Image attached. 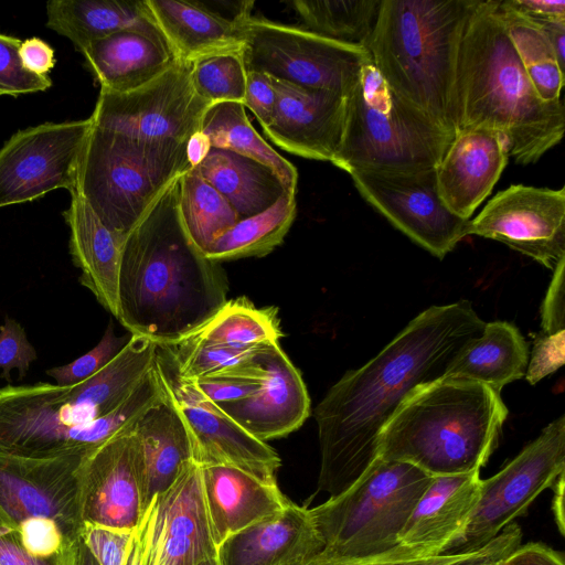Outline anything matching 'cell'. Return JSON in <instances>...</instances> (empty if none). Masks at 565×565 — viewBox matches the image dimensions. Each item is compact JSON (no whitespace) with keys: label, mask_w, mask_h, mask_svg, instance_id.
<instances>
[{"label":"cell","mask_w":565,"mask_h":565,"mask_svg":"<svg viewBox=\"0 0 565 565\" xmlns=\"http://www.w3.org/2000/svg\"><path fill=\"white\" fill-rule=\"evenodd\" d=\"M92 120L45 122L14 134L0 148V207L76 190Z\"/></svg>","instance_id":"cell-13"},{"label":"cell","mask_w":565,"mask_h":565,"mask_svg":"<svg viewBox=\"0 0 565 565\" xmlns=\"http://www.w3.org/2000/svg\"><path fill=\"white\" fill-rule=\"evenodd\" d=\"M508 408L479 382L441 377L415 388L385 425L379 458L433 477L480 470L497 446Z\"/></svg>","instance_id":"cell-6"},{"label":"cell","mask_w":565,"mask_h":565,"mask_svg":"<svg viewBox=\"0 0 565 565\" xmlns=\"http://www.w3.org/2000/svg\"><path fill=\"white\" fill-rule=\"evenodd\" d=\"M81 53L100 90L117 94L143 87L178 61L167 43L136 30L94 40Z\"/></svg>","instance_id":"cell-26"},{"label":"cell","mask_w":565,"mask_h":565,"mask_svg":"<svg viewBox=\"0 0 565 565\" xmlns=\"http://www.w3.org/2000/svg\"><path fill=\"white\" fill-rule=\"evenodd\" d=\"M130 337V333L117 337L110 321L100 341L92 350L71 363L49 369L45 373L62 386L83 382L109 364L127 345Z\"/></svg>","instance_id":"cell-41"},{"label":"cell","mask_w":565,"mask_h":565,"mask_svg":"<svg viewBox=\"0 0 565 565\" xmlns=\"http://www.w3.org/2000/svg\"><path fill=\"white\" fill-rule=\"evenodd\" d=\"M135 533L141 565H198L216 557L199 462L189 461L150 501Z\"/></svg>","instance_id":"cell-15"},{"label":"cell","mask_w":565,"mask_h":565,"mask_svg":"<svg viewBox=\"0 0 565 565\" xmlns=\"http://www.w3.org/2000/svg\"><path fill=\"white\" fill-rule=\"evenodd\" d=\"M192 169L225 198L239 220L266 211L290 192L271 168L227 149L211 147Z\"/></svg>","instance_id":"cell-31"},{"label":"cell","mask_w":565,"mask_h":565,"mask_svg":"<svg viewBox=\"0 0 565 565\" xmlns=\"http://www.w3.org/2000/svg\"><path fill=\"white\" fill-rule=\"evenodd\" d=\"M154 365L191 433L196 462L230 465L263 480L276 481L280 458L267 443L248 434L191 381L180 377L158 345Z\"/></svg>","instance_id":"cell-17"},{"label":"cell","mask_w":565,"mask_h":565,"mask_svg":"<svg viewBox=\"0 0 565 565\" xmlns=\"http://www.w3.org/2000/svg\"><path fill=\"white\" fill-rule=\"evenodd\" d=\"M479 0H381L363 45L391 89L452 138L458 131L457 65Z\"/></svg>","instance_id":"cell-5"},{"label":"cell","mask_w":565,"mask_h":565,"mask_svg":"<svg viewBox=\"0 0 565 565\" xmlns=\"http://www.w3.org/2000/svg\"><path fill=\"white\" fill-rule=\"evenodd\" d=\"M246 72L347 97L370 60L360 45L335 41L305 28L256 18L237 20Z\"/></svg>","instance_id":"cell-10"},{"label":"cell","mask_w":565,"mask_h":565,"mask_svg":"<svg viewBox=\"0 0 565 565\" xmlns=\"http://www.w3.org/2000/svg\"><path fill=\"white\" fill-rule=\"evenodd\" d=\"M263 365L264 375L257 391L220 408L248 434L267 443L305 423L310 414V398L301 374L279 343L266 348Z\"/></svg>","instance_id":"cell-22"},{"label":"cell","mask_w":565,"mask_h":565,"mask_svg":"<svg viewBox=\"0 0 565 565\" xmlns=\"http://www.w3.org/2000/svg\"><path fill=\"white\" fill-rule=\"evenodd\" d=\"M178 204L188 235L203 253L239 221L225 198L192 168L179 178Z\"/></svg>","instance_id":"cell-37"},{"label":"cell","mask_w":565,"mask_h":565,"mask_svg":"<svg viewBox=\"0 0 565 565\" xmlns=\"http://www.w3.org/2000/svg\"><path fill=\"white\" fill-rule=\"evenodd\" d=\"M535 22V21H534ZM547 38L558 65L565 68V20H547L535 22Z\"/></svg>","instance_id":"cell-52"},{"label":"cell","mask_w":565,"mask_h":565,"mask_svg":"<svg viewBox=\"0 0 565 565\" xmlns=\"http://www.w3.org/2000/svg\"><path fill=\"white\" fill-rule=\"evenodd\" d=\"M20 57L24 67L38 75H47L55 65L54 50L39 38L22 41Z\"/></svg>","instance_id":"cell-50"},{"label":"cell","mask_w":565,"mask_h":565,"mask_svg":"<svg viewBox=\"0 0 565 565\" xmlns=\"http://www.w3.org/2000/svg\"><path fill=\"white\" fill-rule=\"evenodd\" d=\"M521 541L522 530L512 522L486 545L447 565H504L510 554L521 545Z\"/></svg>","instance_id":"cell-46"},{"label":"cell","mask_w":565,"mask_h":565,"mask_svg":"<svg viewBox=\"0 0 565 565\" xmlns=\"http://www.w3.org/2000/svg\"><path fill=\"white\" fill-rule=\"evenodd\" d=\"M565 359V330L557 333H542L535 339L529 355L526 380L534 385L546 375L558 370Z\"/></svg>","instance_id":"cell-44"},{"label":"cell","mask_w":565,"mask_h":565,"mask_svg":"<svg viewBox=\"0 0 565 565\" xmlns=\"http://www.w3.org/2000/svg\"><path fill=\"white\" fill-rule=\"evenodd\" d=\"M156 354L154 342L131 334L109 364L83 382L0 387V451L31 458L93 452L163 395Z\"/></svg>","instance_id":"cell-2"},{"label":"cell","mask_w":565,"mask_h":565,"mask_svg":"<svg viewBox=\"0 0 565 565\" xmlns=\"http://www.w3.org/2000/svg\"><path fill=\"white\" fill-rule=\"evenodd\" d=\"M431 480L412 463L377 458L350 488L309 509L322 542L319 555L361 562L411 551L399 535Z\"/></svg>","instance_id":"cell-7"},{"label":"cell","mask_w":565,"mask_h":565,"mask_svg":"<svg viewBox=\"0 0 565 565\" xmlns=\"http://www.w3.org/2000/svg\"><path fill=\"white\" fill-rule=\"evenodd\" d=\"M277 95L266 136L290 153L320 161L334 157L343 131L347 97L271 77Z\"/></svg>","instance_id":"cell-20"},{"label":"cell","mask_w":565,"mask_h":565,"mask_svg":"<svg viewBox=\"0 0 565 565\" xmlns=\"http://www.w3.org/2000/svg\"><path fill=\"white\" fill-rule=\"evenodd\" d=\"M199 132L212 148L227 149L271 168L288 190L296 193V167L274 150L254 129L243 103L222 102L211 105L203 115Z\"/></svg>","instance_id":"cell-33"},{"label":"cell","mask_w":565,"mask_h":565,"mask_svg":"<svg viewBox=\"0 0 565 565\" xmlns=\"http://www.w3.org/2000/svg\"><path fill=\"white\" fill-rule=\"evenodd\" d=\"M468 235L501 242L554 269L565 258V188L510 185L470 218Z\"/></svg>","instance_id":"cell-18"},{"label":"cell","mask_w":565,"mask_h":565,"mask_svg":"<svg viewBox=\"0 0 565 565\" xmlns=\"http://www.w3.org/2000/svg\"><path fill=\"white\" fill-rule=\"evenodd\" d=\"M509 158L508 143L499 131L486 127L458 130L435 169L445 206L470 220L492 192Z\"/></svg>","instance_id":"cell-21"},{"label":"cell","mask_w":565,"mask_h":565,"mask_svg":"<svg viewBox=\"0 0 565 565\" xmlns=\"http://www.w3.org/2000/svg\"><path fill=\"white\" fill-rule=\"evenodd\" d=\"M436 168L412 171L356 170L349 173L361 196L397 230L438 258L468 236L470 220L443 203Z\"/></svg>","instance_id":"cell-14"},{"label":"cell","mask_w":565,"mask_h":565,"mask_svg":"<svg viewBox=\"0 0 565 565\" xmlns=\"http://www.w3.org/2000/svg\"><path fill=\"white\" fill-rule=\"evenodd\" d=\"M564 271L565 258L561 259L554 267L553 278L542 303L541 324L545 334L565 330Z\"/></svg>","instance_id":"cell-48"},{"label":"cell","mask_w":565,"mask_h":565,"mask_svg":"<svg viewBox=\"0 0 565 565\" xmlns=\"http://www.w3.org/2000/svg\"><path fill=\"white\" fill-rule=\"evenodd\" d=\"M79 509L84 527L132 532L139 525L146 498L141 450L134 424L85 457Z\"/></svg>","instance_id":"cell-19"},{"label":"cell","mask_w":565,"mask_h":565,"mask_svg":"<svg viewBox=\"0 0 565 565\" xmlns=\"http://www.w3.org/2000/svg\"><path fill=\"white\" fill-rule=\"evenodd\" d=\"M205 503L218 546L232 534L282 510L290 501L277 481L230 465H201Z\"/></svg>","instance_id":"cell-25"},{"label":"cell","mask_w":565,"mask_h":565,"mask_svg":"<svg viewBox=\"0 0 565 565\" xmlns=\"http://www.w3.org/2000/svg\"><path fill=\"white\" fill-rule=\"evenodd\" d=\"M190 64L191 82L201 98L211 105L244 102L247 72L241 51L211 54Z\"/></svg>","instance_id":"cell-39"},{"label":"cell","mask_w":565,"mask_h":565,"mask_svg":"<svg viewBox=\"0 0 565 565\" xmlns=\"http://www.w3.org/2000/svg\"><path fill=\"white\" fill-rule=\"evenodd\" d=\"M480 480V470L433 477L399 535V545L423 556L449 554L476 507Z\"/></svg>","instance_id":"cell-23"},{"label":"cell","mask_w":565,"mask_h":565,"mask_svg":"<svg viewBox=\"0 0 565 565\" xmlns=\"http://www.w3.org/2000/svg\"><path fill=\"white\" fill-rule=\"evenodd\" d=\"M564 468L565 416H561L499 472L480 480L476 507L449 554L475 551L492 541L555 484Z\"/></svg>","instance_id":"cell-11"},{"label":"cell","mask_w":565,"mask_h":565,"mask_svg":"<svg viewBox=\"0 0 565 565\" xmlns=\"http://www.w3.org/2000/svg\"><path fill=\"white\" fill-rule=\"evenodd\" d=\"M500 0H479L457 65L458 130L486 127L505 139L518 164L537 162L563 138L562 98L544 102L527 77L499 17Z\"/></svg>","instance_id":"cell-4"},{"label":"cell","mask_w":565,"mask_h":565,"mask_svg":"<svg viewBox=\"0 0 565 565\" xmlns=\"http://www.w3.org/2000/svg\"><path fill=\"white\" fill-rule=\"evenodd\" d=\"M210 145L205 137L198 132L195 134L188 142V154L189 159L192 163V167L198 164L203 157L207 153L210 149Z\"/></svg>","instance_id":"cell-53"},{"label":"cell","mask_w":565,"mask_h":565,"mask_svg":"<svg viewBox=\"0 0 565 565\" xmlns=\"http://www.w3.org/2000/svg\"><path fill=\"white\" fill-rule=\"evenodd\" d=\"M63 216L70 227V254L81 269L78 281L97 301L117 316L120 256L127 234L110 230L75 190Z\"/></svg>","instance_id":"cell-27"},{"label":"cell","mask_w":565,"mask_h":565,"mask_svg":"<svg viewBox=\"0 0 565 565\" xmlns=\"http://www.w3.org/2000/svg\"><path fill=\"white\" fill-rule=\"evenodd\" d=\"M38 358L34 347L26 338L22 326L9 317L0 326V369L1 377L11 384V370L19 372L22 380L30 369L31 362Z\"/></svg>","instance_id":"cell-43"},{"label":"cell","mask_w":565,"mask_h":565,"mask_svg":"<svg viewBox=\"0 0 565 565\" xmlns=\"http://www.w3.org/2000/svg\"><path fill=\"white\" fill-rule=\"evenodd\" d=\"M190 68V63L177 61L136 90H100L90 116L93 125L142 140L189 142L211 106L194 90Z\"/></svg>","instance_id":"cell-12"},{"label":"cell","mask_w":565,"mask_h":565,"mask_svg":"<svg viewBox=\"0 0 565 565\" xmlns=\"http://www.w3.org/2000/svg\"><path fill=\"white\" fill-rule=\"evenodd\" d=\"M198 565H220V564H218L217 557H213V558L206 559Z\"/></svg>","instance_id":"cell-56"},{"label":"cell","mask_w":565,"mask_h":565,"mask_svg":"<svg viewBox=\"0 0 565 565\" xmlns=\"http://www.w3.org/2000/svg\"><path fill=\"white\" fill-rule=\"evenodd\" d=\"M75 565H100L83 539L78 545Z\"/></svg>","instance_id":"cell-55"},{"label":"cell","mask_w":565,"mask_h":565,"mask_svg":"<svg viewBox=\"0 0 565 565\" xmlns=\"http://www.w3.org/2000/svg\"><path fill=\"white\" fill-rule=\"evenodd\" d=\"M529 345L507 321L486 322L482 333L452 361L444 377L479 382L499 392L525 375Z\"/></svg>","instance_id":"cell-32"},{"label":"cell","mask_w":565,"mask_h":565,"mask_svg":"<svg viewBox=\"0 0 565 565\" xmlns=\"http://www.w3.org/2000/svg\"><path fill=\"white\" fill-rule=\"evenodd\" d=\"M134 531L85 526L82 539L100 565H125Z\"/></svg>","instance_id":"cell-45"},{"label":"cell","mask_w":565,"mask_h":565,"mask_svg":"<svg viewBox=\"0 0 565 565\" xmlns=\"http://www.w3.org/2000/svg\"><path fill=\"white\" fill-rule=\"evenodd\" d=\"M46 15V26L67 38L79 52L89 42L124 30L167 43L145 0H51Z\"/></svg>","instance_id":"cell-30"},{"label":"cell","mask_w":565,"mask_h":565,"mask_svg":"<svg viewBox=\"0 0 565 565\" xmlns=\"http://www.w3.org/2000/svg\"><path fill=\"white\" fill-rule=\"evenodd\" d=\"M468 300L431 306L362 367L347 372L315 409L320 445L318 488L335 497L379 458L385 425L418 386L444 377L484 328Z\"/></svg>","instance_id":"cell-1"},{"label":"cell","mask_w":565,"mask_h":565,"mask_svg":"<svg viewBox=\"0 0 565 565\" xmlns=\"http://www.w3.org/2000/svg\"><path fill=\"white\" fill-rule=\"evenodd\" d=\"M22 41L0 33V96L46 90L52 81L26 70L20 57Z\"/></svg>","instance_id":"cell-42"},{"label":"cell","mask_w":565,"mask_h":565,"mask_svg":"<svg viewBox=\"0 0 565 565\" xmlns=\"http://www.w3.org/2000/svg\"><path fill=\"white\" fill-rule=\"evenodd\" d=\"M267 347L248 362L189 381L218 407L245 399L260 385L264 375L263 355Z\"/></svg>","instance_id":"cell-40"},{"label":"cell","mask_w":565,"mask_h":565,"mask_svg":"<svg viewBox=\"0 0 565 565\" xmlns=\"http://www.w3.org/2000/svg\"><path fill=\"white\" fill-rule=\"evenodd\" d=\"M295 216L296 193L286 192L266 211L239 220L204 254L217 263L265 256L282 242Z\"/></svg>","instance_id":"cell-35"},{"label":"cell","mask_w":565,"mask_h":565,"mask_svg":"<svg viewBox=\"0 0 565 565\" xmlns=\"http://www.w3.org/2000/svg\"><path fill=\"white\" fill-rule=\"evenodd\" d=\"M191 168L188 142L137 139L92 122L76 191L107 227L128 234Z\"/></svg>","instance_id":"cell-9"},{"label":"cell","mask_w":565,"mask_h":565,"mask_svg":"<svg viewBox=\"0 0 565 565\" xmlns=\"http://www.w3.org/2000/svg\"><path fill=\"white\" fill-rule=\"evenodd\" d=\"M163 391L134 423L141 450L146 508L174 482L189 461L195 460L191 433L164 387Z\"/></svg>","instance_id":"cell-28"},{"label":"cell","mask_w":565,"mask_h":565,"mask_svg":"<svg viewBox=\"0 0 565 565\" xmlns=\"http://www.w3.org/2000/svg\"><path fill=\"white\" fill-rule=\"evenodd\" d=\"M504 565H565L564 554L541 542L520 545Z\"/></svg>","instance_id":"cell-49"},{"label":"cell","mask_w":565,"mask_h":565,"mask_svg":"<svg viewBox=\"0 0 565 565\" xmlns=\"http://www.w3.org/2000/svg\"><path fill=\"white\" fill-rule=\"evenodd\" d=\"M87 455L31 458L0 451V525L52 521L81 535V469Z\"/></svg>","instance_id":"cell-16"},{"label":"cell","mask_w":565,"mask_h":565,"mask_svg":"<svg viewBox=\"0 0 565 565\" xmlns=\"http://www.w3.org/2000/svg\"><path fill=\"white\" fill-rule=\"evenodd\" d=\"M277 95L271 77L260 72H247L244 106L248 107L266 128L275 114Z\"/></svg>","instance_id":"cell-47"},{"label":"cell","mask_w":565,"mask_h":565,"mask_svg":"<svg viewBox=\"0 0 565 565\" xmlns=\"http://www.w3.org/2000/svg\"><path fill=\"white\" fill-rule=\"evenodd\" d=\"M507 6L532 21L565 20V1L503 0Z\"/></svg>","instance_id":"cell-51"},{"label":"cell","mask_w":565,"mask_h":565,"mask_svg":"<svg viewBox=\"0 0 565 565\" xmlns=\"http://www.w3.org/2000/svg\"><path fill=\"white\" fill-rule=\"evenodd\" d=\"M321 551L309 509L290 501L279 512L224 540L216 557L220 565H290Z\"/></svg>","instance_id":"cell-24"},{"label":"cell","mask_w":565,"mask_h":565,"mask_svg":"<svg viewBox=\"0 0 565 565\" xmlns=\"http://www.w3.org/2000/svg\"><path fill=\"white\" fill-rule=\"evenodd\" d=\"M290 565H372L366 562H343L320 556L319 554Z\"/></svg>","instance_id":"cell-54"},{"label":"cell","mask_w":565,"mask_h":565,"mask_svg":"<svg viewBox=\"0 0 565 565\" xmlns=\"http://www.w3.org/2000/svg\"><path fill=\"white\" fill-rule=\"evenodd\" d=\"M291 6L305 29L335 41L363 46L374 29L381 0H296Z\"/></svg>","instance_id":"cell-38"},{"label":"cell","mask_w":565,"mask_h":565,"mask_svg":"<svg viewBox=\"0 0 565 565\" xmlns=\"http://www.w3.org/2000/svg\"><path fill=\"white\" fill-rule=\"evenodd\" d=\"M179 178L126 235L116 319L157 345L175 343L226 301L227 278L188 235L178 204Z\"/></svg>","instance_id":"cell-3"},{"label":"cell","mask_w":565,"mask_h":565,"mask_svg":"<svg viewBox=\"0 0 565 565\" xmlns=\"http://www.w3.org/2000/svg\"><path fill=\"white\" fill-rule=\"evenodd\" d=\"M451 140L402 100L370 58L347 96L342 137L331 162L348 173L436 168Z\"/></svg>","instance_id":"cell-8"},{"label":"cell","mask_w":565,"mask_h":565,"mask_svg":"<svg viewBox=\"0 0 565 565\" xmlns=\"http://www.w3.org/2000/svg\"><path fill=\"white\" fill-rule=\"evenodd\" d=\"M498 12L504 31L536 94L544 102L561 99L564 70L544 32L534 21L500 0Z\"/></svg>","instance_id":"cell-36"},{"label":"cell","mask_w":565,"mask_h":565,"mask_svg":"<svg viewBox=\"0 0 565 565\" xmlns=\"http://www.w3.org/2000/svg\"><path fill=\"white\" fill-rule=\"evenodd\" d=\"M175 60L241 51L238 22L198 1L145 0Z\"/></svg>","instance_id":"cell-29"},{"label":"cell","mask_w":565,"mask_h":565,"mask_svg":"<svg viewBox=\"0 0 565 565\" xmlns=\"http://www.w3.org/2000/svg\"><path fill=\"white\" fill-rule=\"evenodd\" d=\"M281 337L275 307L257 308L246 297H238L227 300L211 318L183 339L253 349L279 343Z\"/></svg>","instance_id":"cell-34"}]
</instances>
